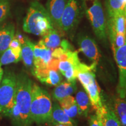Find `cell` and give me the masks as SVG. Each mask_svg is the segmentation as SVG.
<instances>
[{
  "label": "cell",
  "instance_id": "1",
  "mask_svg": "<svg viewBox=\"0 0 126 126\" xmlns=\"http://www.w3.org/2000/svg\"><path fill=\"white\" fill-rule=\"evenodd\" d=\"M54 26L49 14L43 5L37 1L32 2L23 20V31L42 37L54 29Z\"/></svg>",
  "mask_w": 126,
  "mask_h": 126
},
{
  "label": "cell",
  "instance_id": "2",
  "mask_svg": "<svg viewBox=\"0 0 126 126\" xmlns=\"http://www.w3.org/2000/svg\"><path fill=\"white\" fill-rule=\"evenodd\" d=\"M16 89L14 103L20 114V126H31V105L33 82L26 73L16 75Z\"/></svg>",
  "mask_w": 126,
  "mask_h": 126
},
{
  "label": "cell",
  "instance_id": "3",
  "mask_svg": "<svg viewBox=\"0 0 126 126\" xmlns=\"http://www.w3.org/2000/svg\"><path fill=\"white\" fill-rule=\"evenodd\" d=\"M51 97L47 91L33 83L31 105L32 123L41 124L50 122L52 111Z\"/></svg>",
  "mask_w": 126,
  "mask_h": 126
},
{
  "label": "cell",
  "instance_id": "4",
  "mask_svg": "<svg viewBox=\"0 0 126 126\" xmlns=\"http://www.w3.org/2000/svg\"><path fill=\"white\" fill-rule=\"evenodd\" d=\"M83 12L99 40L106 42L108 39L106 19L100 0H82Z\"/></svg>",
  "mask_w": 126,
  "mask_h": 126
},
{
  "label": "cell",
  "instance_id": "5",
  "mask_svg": "<svg viewBox=\"0 0 126 126\" xmlns=\"http://www.w3.org/2000/svg\"><path fill=\"white\" fill-rule=\"evenodd\" d=\"M17 77L11 70L5 71L0 82V114L8 117L14 103Z\"/></svg>",
  "mask_w": 126,
  "mask_h": 126
},
{
  "label": "cell",
  "instance_id": "6",
  "mask_svg": "<svg viewBox=\"0 0 126 126\" xmlns=\"http://www.w3.org/2000/svg\"><path fill=\"white\" fill-rule=\"evenodd\" d=\"M83 11L79 0H68L61 16L60 29L71 33L82 16Z\"/></svg>",
  "mask_w": 126,
  "mask_h": 126
},
{
  "label": "cell",
  "instance_id": "7",
  "mask_svg": "<svg viewBox=\"0 0 126 126\" xmlns=\"http://www.w3.org/2000/svg\"><path fill=\"white\" fill-rule=\"evenodd\" d=\"M113 54L119 68L118 96L124 98L126 97V41L123 46L113 51Z\"/></svg>",
  "mask_w": 126,
  "mask_h": 126
},
{
  "label": "cell",
  "instance_id": "8",
  "mask_svg": "<svg viewBox=\"0 0 126 126\" xmlns=\"http://www.w3.org/2000/svg\"><path fill=\"white\" fill-rule=\"evenodd\" d=\"M107 33L111 40L117 34L126 35V16L123 13H107Z\"/></svg>",
  "mask_w": 126,
  "mask_h": 126
},
{
  "label": "cell",
  "instance_id": "9",
  "mask_svg": "<svg viewBox=\"0 0 126 126\" xmlns=\"http://www.w3.org/2000/svg\"><path fill=\"white\" fill-rule=\"evenodd\" d=\"M79 50L86 57L97 64L100 59V54L96 42L92 38L86 35H81L78 39Z\"/></svg>",
  "mask_w": 126,
  "mask_h": 126
},
{
  "label": "cell",
  "instance_id": "10",
  "mask_svg": "<svg viewBox=\"0 0 126 126\" xmlns=\"http://www.w3.org/2000/svg\"><path fill=\"white\" fill-rule=\"evenodd\" d=\"M32 74L41 82L48 86H57L62 82L63 78L59 71L48 68H35L32 70Z\"/></svg>",
  "mask_w": 126,
  "mask_h": 126
},
{
  "label": "cell",
  "instance_id": "11",
  "mask_svg": "<svg viewBox=\"0 0 126 126\" xmlns=\"http://www.w3.org/2000/svg\"><path fill=\"white\" fill-rule=\"evenodd\" d=\"M53 49L47 48L41 40L34 45L33 68H47L48 63L53 59Z\"/></svg>",
  "mask_w": 126,
  "mask_h": 126
},
{
  "label": "cell",
  "instance_id": "12",
  "mask_svg": "<svg viewBox=\"0 0 126 126\" xmlns=\"http://www.w3.org/2000/svg\"><path fill=\"white\" fill-rule=\"evenodd\" d=\"M68 0H47L46 8L49 14L53 24L60 29L61 16Z\"/></svg>",
  "mask_w": 126,
  "mask_h": 126
},
{
  "label": "cell",
  "instance_id": "13",
  "mask_svg": "<svg viewBox=\"0 0 126 126\" xmlns=\"http://www.w3.org/2000/svg\"><path fill=\"white\" fill-rule=\"evenodd\" d=\"M15 34V26L12 23H8L0 26V55L9 48Z\"/></svg>",
  "mask_w": 126,
  "mask_h": 126
},
{
  "label": "cell",
  "instance_id": "14",
  "mask_svg": "<svg viewBox=\"0 0 126 126\" xmlns=\"http://www.w3.org/2000/svg\"><path fill=\"white\" fill-rule=\"evenodd\" d=\"M83 88L87 93L93 108L96 110L101 109L103 105L102 102L100 88L98 86L96 79L93 80Z\"/></svg>",
  "mask_w": 126,
  "mask_h": 126
},
{
  "label": "cell",
  "instance_id": "15",
  "mask_svg": "<svg viewBox=\"0 0 126 126\" xmlns=\"http://www.w3.org/2000/svg\"><path fill=\"white\" fill-rule=\"evenodd\" d=\"M77 82H64L56 86L53 91V96L57 101L71 95L77 91Z\"/></svg>",
  "mask_w": 126,
  "mask_h": 126
},
{
  "label": "cell",
  "instance_id": "16",
  "mask_svg": "<svg viewBox=\"0 0 126 126\" xmlns=\"http://www.w3.org/2000/svg\"><path fill=\"white\" fill-rule=\"evenodd\" d=\"M54 125L57 124H68L75 126V121L69 117L64 112L60 105L57 102H55L52 106V111L50 122Z\"/></svg>",
  "mask_w": 126,
  "mask_h": 126
},
{
  "label": "cell",
  "instance_id": "17",
  "mask_svg": "<svg viewBox=\"0 0 126 126\" xmlns=\"http://www.w3.org/2000/svg\"><path fill=\"white\" fill-rule=\"evenodd\" d=\"M34 45L26 36L24 43L22 45V60L25 67L31 70L33 68Z\"/></svg>",
  "mask_w": 126,
  "mask_h": 126
},
{
  "label": "cell",
  "instance_id": "18",
  "mask_svg": "<svg viewBox=\"0 0 126 126\" xmlns=\"http://www.w3.org/2000/svg\"><path fill=\"white\" fill-rule=\"evenodd\" d=\"M96 111L100 113L102 126H122L114 111L111 108L103 105L100 109Z\"/></svg>",
  "mask_w": 126,
  "mask_h": 126
},
{
  "label": "cell",
  "instance_id": "19",
  "mask_svg": "<svg viewBox=\"0 0 126 126\" xmlns=\"http://www.w3.org/2000/svg\"><path fill=\"white\" fill-rule=\"evenodd\" d=\"M75 100L78 106V114L87 116L91 103L86 91L82 89L79 90L76 94Z\"/></svg>",
  "mask_w": 126,
  "mask_h": 126
},
{
  "label": "cell",
  "instance_id": "20",
  "mask_svg": "<svg viewBox=\"0 0 126 126\" xmlns=\"http://www.w3.org/2000/svg\"><path fill=\"white\" fill-rule=\"evenodd\" d=\"M22 47L16 48H7L1 54L0 57V64L7 65L11 63H16L22 60Z\"/></svg>",
  "mask_w": 126,
  "mask_h": 126
},
{
  "label": "cell",
  "instance_id": "21",
  "mask_svg": "<svg viewBox=\"0 0 126 126\" xmlns=\"http://www.w3.org/2000/svg\"><path fill=\"white\" fill-rule=\"evenodd\" d=\"M61 108L69 117L73 119L78 114V110L75 99L71 95L59 101Z\"/></svg>",
  "mask_w": 126,
  "mask_h": 126
},
{
  "label": "cell",
  "instance_id": "22",
  "mask_svg": "<svg viewBox=\"0 0 126 126\" xmlns=\"http://www.w3.org/2000/svg\"><path fill=\"white\" fill-rule=\"evenodd\" d=\"M113 111L122 126H126V97H116L113 102Z\"/></svg>",
  "mask_w": 126,
  "mask_h": 126
},
{
  "label": "cell",
  "instance_id": "23",
  "mask_svg": "<svg viewBox=\"0 0 126 126\" xmlns=\"http://www.w3.org/2000/svg\"><path fill=\"white\" fill-rule=\"evenodd\" d=\"M40 40L47 48L53 50L60 46L61 42L60 34L54 28L42 36Z\"/></svg>",
  "mask_w": 126,
  "mask_h": 126
},
{
  "label": "cell",
  "instance_id": "24",
  "mask_svg": "<svg viewBox=\"0 0 126 126\" xmlns=\"http://www.w3.org/2000/svg\"><path fill=\"white\" fill-rule=\"evenodd\" d=\"M106 7L107 13L125 14L126 7L123 0H106Z\"/></svg>",
  "mask_w": 126,
  "mask_h": 126
},
{
  "label": "cell",
  "instance_id": "25",
  "mask_svg": "<svg viewBox=\"0 0 126 126\" xmlns=\"http://www.w3.org/2000/svg\"><path fill=\"white\" fill-rule=\"evenodd\" d=\"M10 9V0H0V25L8 18Z\"/></svg>",
  "mask_w": 126,
  "mask_h": 126
},
{
  "label": "cell",
  "instance_id": "26",
  "mask_svg": "<svg viewBox=\"0 0 126 126\" xmlns=\"http://www.w3.org/2000/svg\"><path fill=\"white\" fill-rule=\"evenodd\" d=\"M110 41L113 51L125 44L126 41V35L122 34H117Z\"/></svg>",
  "mask_w": 126,
  "mask_h": 126
},
{
  "label": "cell",
  "instance_id": "27",
  "mask_svg": "<svg viewBox=\"0 0 126 126\" xmlns=\"http://www.w3.org/2000/svg\"><path fill=\"white\" fill-rule=\"evenodd\" d=\"M96 114L92 115L89 119V126H102V117L100 113L96 111Z\"/></svg>",
  "mask_w": 126,
  "mask_h": 126
},
{
  "label": "cell",
  "instance_id": "28",
  "mask_svg": "<svg viewBox=\"0 0 126 126\" xmlns=\"http://www.w3.org/2000/svg\"><path fill=\"white\" fill-rule=\"evenodd\" d=\"M22 45L19 42V40L17 39L16 37L14 36V37L12 39L10 45H9V47L11 48H19V47H21Z\"/></svg>",
  "mask_w": 126,
  "mask_h": 126
},
{
  "label": "cell",
  "instance_id": "29",
  "mask_svg": "<svg viewBox=\"0 0 126 126\" xmlns=\"http://www.w3.org/2000/svg\"><path fill=\"white\" fill-rule=\"evenodd\" d=\"M60 47H61V48H63L64 50H73V48H72L71 45L67 40H65V39L61 41L60 46Z\"/></svg>",
  "mask_w": 126,
  "mask_h": 126
},
{
  "label": "cell",
  "instance_id": "30",
  "mask_svg": "<svg viewBox=\"0 0 126 126\" xmlns=\"http://www.w3.org/2000/svg\"><path fill=\"white\" fill-rule=\"evenodd\" d=\"M15 37L19 40V42H20L21 45H23L24 43L25 38H26V36H23L22 34L20 33V32H17L15 34Z\"/></svg>",
  "mask_w": 126,
  "mask_h": 126
},
{
  "label": "cell",
  "instance_id": "31",
  "mask_svg": "<svg viewBox=\"0 0 126 126\" xmlns=\"http://www.w3.org/2000/svg\"><path fill=\"white\" fill-rule=\"evenodd\" d=\"M54 126H75L72 124H57L54 125Z\"/></svg>",
  "mask_w": 126,
  "mask_h": 126
},
{
  "label": "cell",
  "instance_id": "32",
  "mask_svg": "<svg viewBox=\"0 0 126 126\" xmlns=\"http://www.w3.org/2000/svg\"><path fill=\"white\" fill-rule=\"evenodd\" d=\"M1 64H0V74H3L4 73V71H3L2 67H1Z\"/></svg>",
  "mask_w": 126,
  "mask_h": 126
},
{
  "label": "cell",
  "instance_id": "33",
  "mask_svg": "<svg viewBox=\"0 0 126 126\" xmlns=\"http://www.w3.org/2000/svg\"><path fill=\"white\" fill-rule=\"evenodd\" d=\"M3 75H4V73H3V74H0V82H1V80H2V79Z\"/></svg>",
  "mask_w": 126,
  "mask_h": 126
},
{
  "label": "cell",
  "instance_id": "34",
  "mask_svg": "<svg viewBox=\"0 0 126 126\" xmlns=\"http://www.w3.org/2000/svg\"><path fill=\"white\" fill-rule=\"evenodd\" d=\"M124 4H125V7H126V9H125V15H126V0H123Z\"/></svg>",
  "mask_w": 126,
  "mask_h": 126
}]
</instances>
